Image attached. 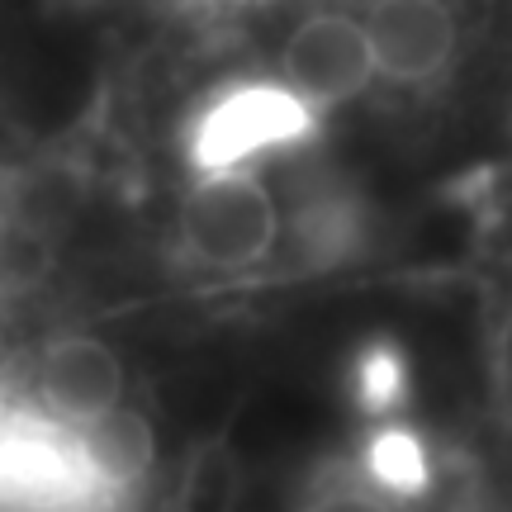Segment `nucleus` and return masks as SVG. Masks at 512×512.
I'll return each mask as SVG.
<instances>
[{"label": "nucleus", "instance_id": "f257e3e1", "mask_svg": "<svg viewBox=\"0 0 512 512\" xmlns=\"http://www.w3.org/2000/svg\"><path fill=\"white\" fill-rule=\"evenodd\" d=\"M280 209L266 181L223 171L200 181L181 204V242L209 271H247L275 252Z\"/></svg>", "mask_w": 512, "mask_h": 512}, {"label": "nucleus", "instance_id": "f03ea898", "mask_svg": "<svg viewBox=\"0 0 512 512\" xmlns=\"http://www.w3.org/2000/svg\"><path fill=\"white\" fill-rule=\"evenodd\" d=\"M280 72L294 95L313 110H342L361 100L375 81V53H370L366 19L342 10H313L290 29L280 48Z\"/></svg>", "mask_w": 512, "mask_h": 512}, {"label": "nucleus", "instance_id": "7ed1b4c3", "mask_svg": "<svg viewBox=\"0 0 512 512\" xmlns=\"http://www.w3.org/2000/svg\"><path fill=\"white\" fill-rule=\"evenodd\" d=\"M375 72L394 86H422L456 57V15L446 0H375L366 15Z\"/></svg>", "mask_w": 512, "mask_h": 512}, {"label": "nucleus", "instance_id": "20e7f679", "mask_svg": "<svg viewBox=\"0 0 512 512\" xmlns=\"http://www.w3.org/2000/svg\"><path fill=\"white\" fill-rule=\"evenodd\" d=\"M38 403L53 422L86 432L124 403V361L100 337H62L38 361Z\"/></svg>", "mask_w": 512, "mask_h": 512}, {"label": "nucleus", "instance_id": "39448f33", "mask_svg": "<svg viewBox=\"0 0 512 512\" xmlns=\"http://www.w3.org/2000/svg\"><path fill=\"white\" fill-rule=\"evenodd\" d=\"M152 456H157V432L128 403H119L114 413L81 432V465L110 489H133L152 470Z\"/></svg>", "mask_w": 512, "mask_h": 512}, {"label": "nucleus", "instance_id": "423d86ee", "mask_svg": "<svg viewBox=\"0 0 512 512\" xmlns=\"http://www.w3.org/2000/svg\"><path fill=\"white\" fill-rule=\"evenodd\" d=\"M242 494H247L242 456L223 437H209L185 460L181 489H176V512H238Z\"/></svg>", "mask_w": 512, "mask_h": 512}, {"label": "nucleus", "instance_id": "0eeeda50", "mask_svg": "<svg viewBox=\"0 0 512 512\" xmlns=\"http://www.w3.org/2000/svg\"><path fill=\"white\" fill-rule=\"evenodd\" d=\"M489 389H494V408L498 422L508 427L512 437V304L503 309L494 328V347H489Z\"/></svg>", "mask_w": 512, "mask_h": 512}, {"label": "nucleus", "instance_id": "6e6552de", "mask_svg": "<svg viewBox=\"0 0 512 512\" xmlns=\"http://www.w3.org/2000/svg\"><path fill=\"white\" fill-rule=\"evenodd\" d=\"M299 512H394V503L370 489H356V484H342V489H328V494L309 498Z\"/></svg>", "mask_w": 512, "mask_h": 512}]
</instances>
